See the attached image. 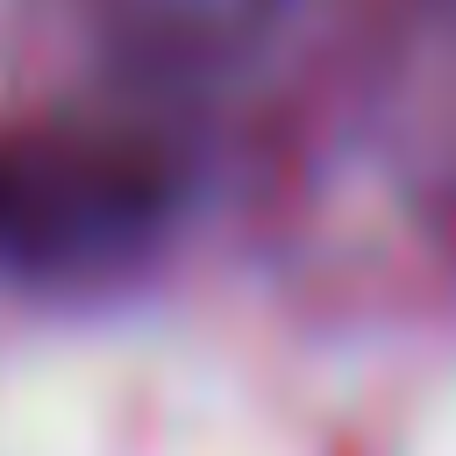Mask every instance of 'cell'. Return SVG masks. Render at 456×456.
Segmentation results:
<instances>
[{"instance_id": "7a4b0ae2", "label": "cell", "mask_w": 456, "mask_h": 456, "mask_svg": "<svg viewBox=\"0 0 456 456\" xmlns=\"http://www.w3.org/2000/svg\"><path fill=\"white\" fill-rule=\"evenodd\" d=\"M292 0H93L114 50L150 71H214L256 50Z\"/></svg>"}, {"instance_id": "6da1fadb", "label": "cell", "mask_w": 456, "mask_h": 456, "mask_svg": "<svg viewBox=\"0 0 456 456\" xmlns=\"http://www.w3.org/2000/svg\"><path fill=\"white\" fill-rule=\"evenodd\" d=\"M171 164L142 135L36 128L0 135V271L78 278L150 242L171 214Z\"/></svg>"}]
</instances>
